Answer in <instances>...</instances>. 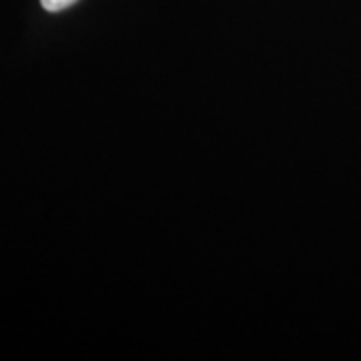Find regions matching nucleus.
I'll list each match as a JSON object with an SVG mask.
<instances>
[{"instance_id":"f257e3e1","label":"nucleus","mask_w":361,"mask_h":361,"mask_svg":"<svg viewBox=\"0 0 361 361\" xmlns=\"http://www.w3.org/2000/svg\"><path fill=\"white\" fill-rule=\"evenodd\" d=\"M78 0H40L42 8L47 13H61V11H66L71 8L73 4H77Z\"/></svg>"}]
</instances>
